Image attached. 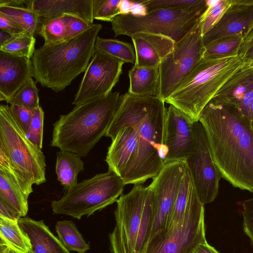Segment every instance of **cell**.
<instances>
[{"mask_svg": "<svg viewBox=\"0 0 253 253\" xmlns=\"http://www.w3.org/2000/svg\"><path fill=\"white\" fill-rule=\"evenodd\" d=\"M203 125L221 177L232 186L253 193V130L236 107L211 101L202 111Z\"/></svg>", "mask_w": 253, "mask_h": 253, "instance_id": "cell-1", "label": "cell"}, {"mask_svg": "<svg viewBox=\"0 0 253 253\" xmlns=\"http://www.w3.org/2000/svg\"><path fill=\"white\" fill-rule=\"evenodd\" d=\"M158 96L120 95L110 126L127 124L138 138L137 157L130 184H142L157 176L165 165L167 109Z\"/></svg>", "mask_w": 253, "mask_h": 253, "instance_id": "cell-2", "label": "cell"}, {"mask_svg": "<svg viewBox=\"0 0 253 253\" xmlns=\"http://www.w3.org/2000/svg\"><path fill=\"white\" fill-rule=\"evenodd\" d=\"M102 28L101 24H92L70 40L43 44L36 49L31 59L33 77L55 92L64 90L85 72L95 52V43Z\"/></svg>", "mask_w": 253, "mask_h": 253, "instance_id": "cell-3", "label": "cell"}, {"mask_svg": "<svg viewBox=\"0 0 253 253\" xmlns=\"http://www.w3.org/2000/svg\"><path fill=\"white\" fill-rule=\"evenodd\" d=\"M119 92L75 106L53 124L50 145L85 157L105 135L115 115Z\"/></svg>", "mask_w": 253, "mask_h": 253, "instance_id": "cell-4", "label": "cell"}, {"mask_svg": "<svg viewBox=\"0 0 253 253\" xmlns=\"http://www.w3.org/2000/svg\"><path fill=\"white\" fill-rule=\"evenodd\" d=\"M246 63L238 54L219 58L203 56L165 102L181 111L193 123L198 122L206 106Z\"/></svg>", "mask_w": 253, "mask_h": 253, "instance_id": "cell-5", "label": "cell"}, {"mask_svg": "<svg viewBox=\"0 0 253 253\" xmlns=\"http://www.w3.org/2000/svg\"><path fill=\"white\" fill-rule=\"evenodd\" d=\"M116 224L110 233L111 253H142L148 243L155 218L154 192L149 185L134 184L116 201Z\"/></svg>", "mask_w": 253, "mask_h": 253, "instance_id": "cell-6", "label": "cell"}, {"mask_svg": "<svg viewBox=\"0 0 253 253\" xmlns=\"http://www.w3.org/2000/svg\"><path fill=\"white\" fill-rule=\"evenodd\" d=\"M125 185L113 171L97 174L74 185L60 199L53 201L52 211L78 219L88 217L116 202Z\"/></svg>", "mask_w": 253, "mask_h": 253, "instance_id": "cell-7", "label": "cell"}, {"mask_svg": "<svg viewBox=\"0 0 253 253\" xmlns=\"http://www.w3.org/2000/svg\"><path fill=\"white\" fill-rule=\"evenodd\" d=\"M207 7L206 0H200L183 9L150 10L143 17L119 15L111 22L112 29L115 37H130L136 33H151L169 37L177 42L193 29Z\"/></svg>", "mask_w": 253, "mask_h": 253, "instance_id": "cell-8", "label": "cell"}, {"mask_svg": "<svg viewBox=\"0 0 253 253\" xmlns=\"http://www.w3.org/2000/svg\"><path fill=\"white\" fill-rule=\"evenodd\" d=\"M204 205L194 185L181 220L152 236L142 253H193L206 239Z\"/></svg>", "mask_w": 253, "mask_h": 253, "instance_id": "cell-9", "label": "cell"}, {"mask_svg": "<svg viewBox=\"0 0 253 253\" xmlns=\"http://www.w3.org/2000/svg\"><path fill=\"white\" fill-rule=\"evenodd\" d=\"M0 144L4 147L14 170L29 184L46 181L45 156L19 127L7 105L0 106Z\"/></svg>", "mask_w": 253, "mask_h": 253, "instance_id": "cell-10", "label": "cell"}, {"mask_svg": "<svg viewBox=\"0 0 253 253\" xmlns=\"http://www.w3.org/2000/svg\"><path fill=\"white\" fill-rule=\"evenodd\" d=\"M205 50L203 36L197 23L183 39L175 43L173 50L161 60L159 66V98L166 101L199 62Z\"/></svg>", "mask_w": 253, "mask_h": 253, "instance_id": "cell-11", "label": "cell"}, {"mask_svg": "<svg viewBox=\"0 0 253 253\" xmlns=\"http://www.w3.org/2000/svg\"><path fill=\"white\" fill-rule=\"evenodd\" d=\"M195 143L190 156L184 161L192 178L200 201L204 205L216 198L222 177L211 150L205 129L199 122L194 123Z\"/></svg>", "mask_w": 253, "mask_h": 253, "instance_id": "cell-12", "label": "cell"}, {"mask_svg": "<svg viewBox=\"0 0 253 253\" xmlns=\"http://www.w3.org/2000/svg\"><path fill=\"white\" fill-rule=\"evenodd\" d=\"M124 63L116 57L95 51L72 104L79 105L111 93L119 80Z\"/></svg>", "mask_w": 253, "mask_h": 253, "instance_id": "cell-13", "label": "cell"}, {"mask_svg": "<svg viewBox=\"0 0 253 253\" xmlns=\"http://www.w3.org/2000/svg\"><path fill=\"white\" fill-rule=\"evenodd\" d=\"M185 167L184 161L166 164L149 185L153 190L155 203V218L150 238L169 226Z\"/></svg>", "mask_w": 253, "mask_h": 253, "instance_id": "cell-14", "label": "cell"}, {"mask_svg": "<svg viewBox=\"0 0 253 253\" xmlns=\"http://www.w3.org/2000/svg\"><path fill=\"white\" fill-rule=\"evenodd\" d=\"M194 123L181 111L170 105L167 110L165 164L185 161L195 143Z\"/></svg>", "mask_w": 253, "mask_h": 253, "instance_id": "cell-15", "label": "cell"}, {"mask_svg": "<svg viewBox=\"0 0 253 253\" xmlns=\"http://www.w3.org/2000/svg\"><path fill=\"white\" fill-rule=\"evenodd\" d=\"M237 108L253 122V68L246 63L222 86L210 101Z\"/></svg>", "mask_w": 253, "mask_h": 253, "instance_id": "cell-16", "label": "cell"}, {"mask_svg": "<svg viewBox=\"0 0 253 253\" xmlns=\"http://www.w3.org/2000/svg\"><path fill=\"white\" fill-rule=\"evenodd\" d=\"M33 75L31 59L0 51V101L8 103Z\"/></svg>", "mask_w": 253, "mask_h": 253, "instance_id": "cell-17", "label": "cell"}, {"mask_svg": "<svg viewBox=\"0 0 253 253\" xmlns=\"http://www.w3.org/2000/svg\"><path fill=\"white\" fill-rule=\"evenodd\" d=\"M253 25V6L232 4L219 20L203 36L206 46L219 39L242 35Z\"/></svg>", "mask_w": 253, "mask_h": 253, "instance_id": "cell-18", "label": "cell"}, {"mask_svg": "<svg viewBox=\"0 0 253 253\" xmlns=\"http://www.w3.org/2000/svg\"><path fill=\"white\" fill-rule=\"evenodd\" d=\"M93 0H27L26 7L36 11L39 23L65 15L80 18L92 24Z\"/></svg>", "mask_w": 253, "mask_h": 253, "instance_id": "cell-19", "label": "cell"}, {"mask_svg": "<svg viewBox=\"0 0 253 253\" xmlns=\"http://www.w3.org/2000/svg\"><path fill=\"white\" fill-rule=\"evenodd\" d=\"M18 223L29 238L34 253H70L43 220L22 217Z\"/></svg>", "mask_w": 253, "mask_h": 253, "instance_id": "cell-20", "label": "cell"}, {"mask_svg": "<svg viewBox=\"0 0 253 253\" xmlns=\"http://www.w3.org/2000/svg\"><path fill=\"white\" fill-rule=\"evenodd\" d=\"M129 87L127 92L137 96H158L159 67L133 66L128 71Z\"/></svg>", "mask_w": 253, "mask_h": 253, "instance_id": "cell-21", "label": "cell"}, {"mask_svg": "<svg viewBox=\"0 0 253 253\" xmlns=\"http://www.w3.org/2000/svg\"><path fill=\"white\" fill-rule=\"evenodd\" d=\"M84 169V164L79 155L68 151L56 154L55 172L57 179L67 190L78 183V174Z\"/></svg>", "mask_w": 253, "mask_h": 253, "instance_id": "cell-22", "label": "cell"}, {"mask_svg": "<svg viewBox=\"0 0 253 253\" xmlns=\"http://www.w3.org/2000/svg\"><path fill=\"white\" fill-rule=\"evenodd\" d=\"M29 197L6 170L0 169V199L18 211L22 217L28 212Z\"/></svg>", "mask_w": 253, "mask_h": 253, "instance_id": "cell-23", "label": "cell"}, {"mask_svg": "<svg viewBox=\"0 0 253 253\" xmlns=\"http://www.w3.org/2000/svg\"><path fill=\"white\" fill-rule=\"evenodd\" d=\"M0 245L16 253L32 250L30 240L21 229L18 220L0 218Z\"/></svg>", "mask_w": 253, "mask_h": 253, "instance_id": "cell-24", "label": "cell"}, {"mask_svg": "<svg viewBox=\"0 0 253 253\" xmlns=\"http://www.w3.org/2000/svg\"><path fill=\"white\" fill-rule=\"evenodd\" d=\"M55 230L58 239L69 252L85 253L90 249L89 245L86 243L72 221H58L55 224Z\"/></svg>", "mask_w": 253, "mask_h": 253, "instance_id": "cell-25", "label": "cell"}, {"mask_svg": "<svg viewBox=\"0 0 253 253\" xmlns=\"http://www.w3.org/2000/svg\"><path fill=\"white\" fill-rule=\"evenodd\" d=\"M94 47L95 51H99L116 57L125 63H135V51L129 43L116 39L102 38L98 36Z\"/></svg>", "mask_w": 253, "mask_h": 253, "instance_id": "cell-26", "label": "cell"}, {"mask_svg": "<svg viewBox=\"0 0 253 253\" xmlns=\"http://www.w3.org/2000/svg\"><path fill=\"white\" fill-rule=\"evenodd\" d=\"M36 38L27 32L11 38L0 45V51L14 56L32 59L35 51Z\"/></svg>", "mask_w": 253, "mask_h": 253, "instance_id": "cell-27", "label": "cell"}, {"mask_svg": "<svg viewBox=\"0 0 253 253\" xmlns=\"http://www.w3.org/2000/svg\"><path fill=\"white\" fill-rule=\"evenodd\" d=\"M0 12L10 17L32 35L38 32L39 16L35 10L25 7L2 6Z\"/></svg>", "mask_w": 253, "mask_h": 253, "instance_id": "cell-28", "label": "cell"}, {"mask_svg": "<svg viewBox=\"0 0 253 253\" xmlns=\"http://www.w3.org/2000/svg\"><path fill=\"white\" fill-rule=\"evenodd\" d=\"M193 186L194 183L191 173L186 165L168 227L177 223L182 218L187 207L190 193Z\"/></svg>", "mask_w": 253, "mask_h": 253, "instance_id": "cell-29", "label": "cell"}, {"mask_svg": "<svg viewBox=\"0 0 253 253\" xmlns=\"http://www.w3.org/2000/svg\"><path fill=\"white\" fill-rule=\"evenodd\" d=\"M206 1L207 8L198 22L203 36L219 20L232 5L231 0H206Z\"/></svg>", "mask_w": 253, "mask_h": 253, "instance_id": "cell-30", "label": "cell"}, {"mask_svg": "<svg viewBox=\"0 0 253 253\" xmlns=\"http://www.w3.org/2000/svg\"><path fill=\"white\" fill-rule=\"evenodd\" d=\"M65 16L45 20L39 23L38 33L43 38L44 44H52L65 41L67 32Z\"/></svg>", "mask_w": 253, "mask_h": 253, "instance_id": "cell-31", "label": "cell"}, {"mask_svg": "<svg viewBox=\"0 0 253 253\" xmlns=\"http://www.w3.org/2000/svg\"><path fill=\"white\" fill-rule=\"evenodd\" d=\"M243 37L239 35L214 41L205 46L204 56L219 58L238 54Z\"/></svg>", "mask_w": 253, "mask_h": 253, "instance_id": "cell-32", "label": "cell"}, {"mask_svg": "<svg viewBox=\"0 0 253 253\" xmlns=\"http://www.w3.org/2000/svg\"><path fill=\"white\" fill-rule=\"evenodd\" d=\"M135 53L134 66L140 67H159L161 59L151 44L136 37H130Z\"/></svg>", "mask_w": 253, "mask_h": 253, "instance_id": "cell-33", "label": "cell"}, {"mask_svg": "<svg viewBox=\"0 0 253 253\" xmlns=\"http://www.w3.org/2000/svg\"><path fill=\"white\" fill-rule=\"evenodd\" d=\"M39 101V90L36 84L31 78L8 103L36 109L40 106Z\"/></svg>", "mask_w": 253, "mask_h": 253, "instance_id": "cell-34", "label": "cell"}, {"mask_svg": "<svg viewBox=\"0 0 253 253\" xmlns=\"http://www.w3.org/2000/svg\"><path fill=\"white\" fill-rule=\"evenodd\" d=\"M141 38L153 47L161 60L169 54L173 49L175 42L170 38L155 33L139 32L131 35Z\"/></svg>", "mask_w": 253, "mask_h": 253, "instance_id": "cell-35", "label": "cell"}, {"mask_svg": "<svg viewBox=\"0 0 253 253\" xmlns=\"http://www.w3.org/2000/svg\"><path fill=\"white\" fill-rule=\"evenodd\" d=\"M120 0H93L94 20L111 22L119 15L118 4Z\"/></svg>", "mask_w": 253, "mask_h": 253, "instance_id": "cell-36", "label": "cell"}, {"mask_svg": "<svg viewBox=\"0 0 253 253\" xmlns=\"http://www.w3.org/2000/svg\"><path fill=\"white\" fill-rule=\"evenodd\" d=\"M44 111L40 106L35 109L26 134L27 138L39 149L42 148Z\"/></svg>", "mask_w": 253, "mask_h": 253, "instance_id": "cell-37", "label": "cell"}, {"mask_svg": "<svg viewBox=\"0 0 253 253\" xmlns=\"http://www.w3.org/2000/svg\"><path fill=\"white\" fill-rule=\"evenodd\" d=\"M200 0H141L149 11L157 9H183L192 6Z\"/></svg>", "mask_w": 253, "mask_h": 253, "instance_id": "cell-38", "label": "cell"}, {"mask_svg": "<svg viewBox=\"0 0 253 253\" xmlns=\"http://www.w3.org/2000/svg\"><path fill=\"white\" fill-rule=\"evenodd\" d=\"M12 114L22 130L26 134L29 129L35 109L11 104Z\"/></svg>", "mask_w": 253, "mask_h": 253, "instance_id": "cell-39", "label": "cell"}, {"mask_svg": "<svg viewBox=\"0 0 253 253\" xmlns=\"http://www.w3.org/2000/svg\"><path fill=\"white\" fill-rule=\"evenodd\" d=\"M238 55L243 62L250 63L253 68V25L244 36Z\"/></svg>", "mask_w": 253, "mask_h": 253, "instance_id": "cell-40", "label": "cell"}, {"mask_svg": "<svg viewBox=\"0 0 253 253\" xmlns=\"http://www.w3.org/2000/svg\"><path fill=\"white\" fill-rule=\"evenodd\" d=\"M67 32L65 41L70 40L88 29L90 25L78 17L66 15Z\"/></svg>", "mask_w": 253, "mask_h": 253, "instance_id": "cell-41", "label": "cell"}, {"mask_svg": "<svg viewBox=\"0 0 253 253\" xmlns=\"http://www.w3.org/2000/svg\"><path fill=\"white\" fill-rule=\"evenodd\" d=\"M242 205L244 230L253 243V198L244 200Z\"/></svg>", "mask_w": 253, "mask_h": 253, "instance_id": "cell-42", "label": "cell"}, {"mask_svg": "<svg viewBox=\"0 0 253 253\" xmlns=\"http://www.w3.org/2000/svg\"><path fill=\"white\" fill-rule=\"evenodd\" d=\"M0 30L6 32L13 36L26 32L12 19L1 12H0Z\"/></svg>", "mask_w": 253, "mask_h": 253, "instance_id": "cell-43", "label": "cell"}, {"mask_svg": "<svg viewBox=\"0 0 253 253\" xmlns=\"http://www.w3.org/2000/svg\"><path fill=\"white\" fill-rule=\"evenodd\" d=\"M21 217V215L18 211L0 199V218L18 220Z\"/></svg>", "mask_w": 253, "mask_h": 253, "instance_id": "cell-44", "label": "cell"}, {"mask_svg": "<svg viewBox=\"0 0 253 253\" xmlns=\"http://www.w3.org/2000/svg\"><path fill=\"white\" fill-rule=\"evenodd\" d=\"M148 13L146 6L141 2V0L133 1L130 8L131 15L136 17H143Z\"/></svg>", "mask_w": 253, "mask_h": 253, "instance_id": "cell-45", "label": "cell"}, {"mask_svg": "<svg viewBox=\"0 0 253 253\" xmlns=\"http://www.w3.org/2000/svg\"><path fill=\"white\" fill-rule=\"evenodd\" d=\"M133 0H120L118 4L119 15H128L130 14V8Z\"/></svg>", "mask_w": 253, "mask_h": 253, "instance_id": "cell-46", "label": "cell"}, {"mask_svg": "<svg viewBox=\"0 0 253 253\" xmlns=\"http://www.w3.org/2000/svg\"><path fill=\"white\" fill-rule=\"evenodd\" d=\"M27 0H0V7L14 6L26 7Z\"/></svg>", "mask_w": 253, "mask_h": 253, "instance_id": "cell-47", "label": "cell"}, {"mask_svg": "<svg viewBox=\"0 0 253 253\" xmlns=\"http://www.w3.org/2000/svg\"><path fill=\"white\" fill-rule=\"evenodd\" d=\"M193 253H219L207 242L199 245Z\"/></svg>", "mask_w": 253, "mask_h": 253, "instance_id": "cell-48", "label": "cell"}, {"mask_svg": "<svg viewBox=\"0 0 253 253\" xmlns=\"http://www.w3.org/2000/svg\"><path fill=\"white\" fill-rule=\"evenodd\" d=\"M13 37L8 33L0 30V45Z\"/></svg>", "mask_w": 253, "mask_h": 253, "instance_id": "cell-49", "label": "cell"}, {"mask_svg": "<svg viewBox=\"0 0 253 253\" xmlns=\"http://www.w3.org/2000/svg\"><path fill=\"white\" fill-rule=\"evenodd\" d=\"M231 4L253 6V0H231Z\"/></svg>", "mask_w": 253, "mask_h": 253, "instance_id": "cell-50", "label": "cell"}, {"mask_svg": "<svg viewBox=\"0 0 253 253\" xmlns=\"http://www.w3.org/2000/svg\"><path fill=\"white\" fill-rule=\"evenodd\" d=\"M0 248L2 250L4 253H16L12 251V250L8 249L6 247L2 246V245H0ZM27 253H34L31 250Z\"/></svg>", "mask_w": 253, "mask_h": 253, "instance_id": "cell-51", "label": "cell"}, {"mask_svg": "<svg viewBox=\"0 0 253 253\" xmlns=\"http://www.w3.org/2000/svg\"><path fill=\"white\" fill-rule=\"evenodd\" d=\"M0 253H4L2 250L0 248Z\"/></svg>", "mask_w": 253, "mask_h": 253, "instance_id": "cell-52", "label": "cell"}, {"mask_svg": "<svg viewBox=\"0 0 253 253\" xmlns=\"http://www.w3.org/2000/svg\"><path fill=\"white\" fill-rule=\"evenodd\" d=\"M251 124H252V128H253V122H251Z\"/></svg>", "mask_w": 253, "mask_h": 253, "instance_id": "cell-53", "label": "cell"}]
</instances>
